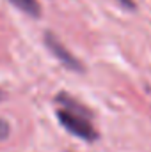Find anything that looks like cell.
<instances>
[{
  "mask_svg": "<svg viewBox=\"0 0 151 152\" xmlns=\"http://www.w3.org/2000/svg\"><path fill=\"white\" fill-rule=\"evenodd\" d=\"M44 44H46V48L66 66V67H70L71 71H84V66H82V62L80 60H76L75 57L71 55V51L59 41V39L55 37L52 32H46L44 34Z\"/></svg>",
  "mask_w": 151,
  "mask_h": 152,
  "instance_id": "2",
  "label": "cell"
},
{
  "mask_svg": "<svg viewBox=\"0 0 151 152\" xmlns=\"http://www.w3.org/2000/svg\"><path fill=\"white\" fill-rule=\"evenodd\" d=\"M0 99H2V92H0Z\"/></svg>",
  "mask_w": 151,
  "mask_h": 152,
  "instance_id": "5",
  "label": "cell"
},
{
  "mask_svg": "<svg viewBox=\"0 0 151 152\" xmlns=\"http://www.w3.org/2000/svg\"><path fill=\"white\" fill-rule=\"evenodd\" d=\"M16 9H20L21 12L32 16V18H39L41 16V5L38 0H9Z\"/></svg>",
  "mask_w": 151,
  "mask_h": 152,
  "instance_id": "3",
  "label": "cell"
},
{
  "mask_svg": "<svg viewBox=\"0 0 151 152\" xmlns=\"http://www.w3.org/2000/svg\"><path fill=\"white\" fill-rule=\"evenodd\" d=\"M57 103H61V108L57 110V118L64 129L87 142L96 140L98 133L91 124V113L85 106H82L80 103H76L75 99L64 94L57 97Z\"/></svg>",
  "mask_w": 151,
  "mask_h": 152,
  "instance_id": "1",
  "label": "cell"
},
{
  "mask_svg": "<svg viewBox=\"0 0 151 152\" xmlns=\"http://www.w3.org/2000/svg\"><path fill=\"white\" fill-rule=\"evenodd\" d=\"M9 133H11L9 122H5V120H2V118H0V140H5V138L9 136Z\"/></svg>",
  "mask_w": 151,
  "mask_h": 152,
  "instance_id": "4",
  "label": "cell"
}]
</instances>
